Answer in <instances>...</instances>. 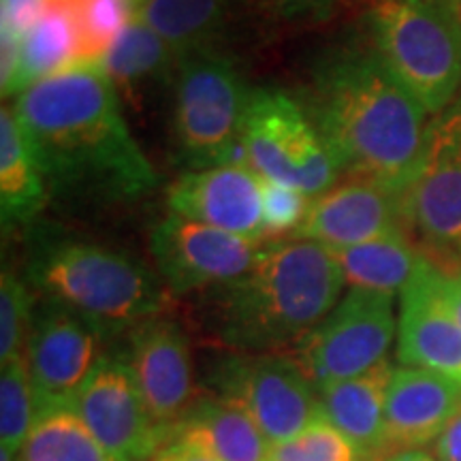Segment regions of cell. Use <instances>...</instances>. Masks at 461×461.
Returning <instances> with one entry per match:
<instances>
[{
  "label": "cell",
  "instance_id": "cell-34",
  "mask_svg": "<svg viewBox=\"0 0 461 461\" xmlns=\"http://www.w3.org/2000/svg\"><path fill=\"white\" fill-rule=\"evenodd\" d=\"M20 48L22 34L3 28L0 31V84H3V96H7L11 86H14L17 67H20Z\"/></svg>",
  "mask_w": 461,
  "mask_h": 461
},
{
  "label": "cell",
  "instance_id": "cell-8",
  "mask_svg": "<svg viewBox=\"0 0 461 461\" xmlns=\"http://www.w3.org/2000/svg\"><path fill=\"white\" fill-rule=\"evenodd\" d=\"M395 336L393 295L350 288L286 355L316 389L366 374L387 359Z\"/></svg>",
  "mask_w": 461,
  "mask_h": 461
},
{
  "label": "cell",
  "instance_id": "cell-5",
  "mask_svg": "<svg viewBox=\"0 0 461 461\" xmlns=\"http://www.w3.org/2000/svg\"><path fill=\"white\" fill-rule=\"evenodd\" d=\"M370 45L425 112L438 115L461 86L459 0H372Z\"/></svg>",
  "mask_w": 461,
  "mask_h": 461
},
{
  "label": "cell",
  "instance_id": "cell-37",
  "mask_svg": "<svg viewBox=\"0 0 461 461\" xmlns=\"http://www.w3.org/2000/svg\"><path fill=\"white\" fill-rule=\"evenodd\" d=\"M438 286H440L442 302H445L448 312L453 314V319L461 327V269L459 272H445V269H440Z\"/></svg>",
  "mask_w": 461,
  "mask_h": 461
},
{
  "label": "cell",
  "instance_id": "cell-36",
  "mask_svg": "<svg viewBox=\"0 0 461 461\" xmlns=\"http://www.w3.org/2000/svg\"><path fill=\"white\" fill-rule=\"evenodd\" d=\"M148 461H216L212 455H207L203 448L188 445V442L177 440V438H169L160 451Z\"/></svg>",
  "mask_w": 461,
  "mask_h": 461
},
{
  "label": "cell",
  "instance_id": "cell-2",
  "mask_svg": "<svg viewBox=\"0 0 461 461\" xmlns=\"http://www.w3.org/2000/svg\"><path fill=\"white\" fill-rule=\"evenodd\" d=\"M303 105L342 173L400 197L412 188L428 146V112L372 45L327 51L310 75Z\"/></svg>",
  "mask_w": 461,
  "mask_h": 461
},
{
  "label": "cell",
  "instance_id": "cell-40",
  "mask_svg": "<svg viewBox=\"0 0 461 461\" xmlns=\"http://www.w3.org/2000/svg\"><path fill=\"white\" fill-rule=\"evenodd\" d=\"M457 252H459V257H461V244L457 246Z\"/></svg>",
  "mask_w": 461,
  "mask_h": 461
},
{
  "label": "cell",
  "instance_id": "cell-25",
  "mask_svg": "<svg viewBox=\"0 0 461 461\" xmlns=\"http://www.w3.org/2000/svg\"><path fill=\"white\" fill-rule=\"evenodd\" d=\"M333 255L350 286L387 293V295H395L397 291L402 293L420 261V255L403 230L344 248Z\"/></svg>",
  "mask_w": 461,
  "mask_h": 461
},
{
  "label": "cell",
  "instance_id": "cell-39",
  "mask_svg": "<svg viewBox=\"0 0 461 461\" xmlns=\"http://www.w3.org/2000/svg\"><path fill=\"white\" fill-rule=\"evenodd\" d=\"M131 3H132V5H135V7H137V5H140V3H141V0H131Z\"/></svg>",
  "mask_w": 461,
  "mask_h": 461
},
{
  "label": "cell",
  "instance_id": "cell-30",
  "mask_svg": "<svg viewBox=\"0 0 461 461\" xmlns=\"http://www.w3.org/2000/svg\"><path fill=\"white\" fill-rule=\"evenodd\" d=\"M34 316L31 286L11 269L0 276V363H9L26 355Z\"/></svg>",
  "mask_w": 461,
  "mask_h": 461
},
{
  "label": "cell",
  "instance_id": "cell-33",
  "mask_svg": "<svg viewBox=\"0 0 461 461\" xmlns=\"http://www.w3.org/2000/svg\"><path fill=\"white\" fill-rule=\"evenodd\" d=\"M50 0H0L3 7V28L24 34L48 9Z\"/></svg>",
  "mask_w": 461,
  "mask_h": 461
},
{
  "label": "cell",
  "instance_id": "cell-22",
  "mask_svg": "<svg viewBox=\"0 0 461 461\" xmlns=\"http://www.w3.org/2000/svg\"><path fill=\"white\" fill-rule=\"evenodd\" d=\"M101 67L105 68L118 95L122 92L131 101H143L149 90L176 82L180 60L163 37L132 17L103 58Z\"/></svg>",
  "mask_w": 461,
  "mask_h": 461
},
{
  "label": "cell",
  "instance_id": "cell-3",
  "mask_svg": "<svg viewBox=\"0 0 461 461\" xmlns=\"http://www.w3.org/2000/svg\"><path fill=\"white\" fill-rule=\"evenodd\" d=\"M344 285L330 248L310 240L267 241L244 276L212 288L207 316L230 353H288L336 308Z\"/></svg>",
  "mask_w": 461,
  "mask_h": 461
},
{
  "label": "cell",
  "instance_id": "cell-4",
  "mask_svg": "<svg viewBox=\"0 0 461 461\" xmlns=\"http://www.w3.org/2000/svg\"><path fill=\"white\" fill-rule=\"evenodd\" d=\"M28 280L45 299L79 314L105 338L165 314L169 305V293L157 274L90 241H41L28 263Z\"/></svg>",
  "mask_w": 461,
  "mask_h": 461
},
{
  "label": "cell",
  "instance_id": "cell-24",
  "mask_svg": "<svg viewBox=\"0 0 461 461\" xmlns=\"http://www.w3.org/2000/svg\"><path fill=\"white\" fill-rule=\"evenodd\" d=\"M77 67V34L60 0H50L45 14L22 34L20 67L9 95H22L51 75Z\"/></svg>",
  "mask_w": 461,
  "mask_h": 461
},
{
  "label": "cell",
  "instance_id": "cell-10",
  "mask_svg": "<svg viewBox=\"0 0 461 461\" xmlns=\"http://www.w3.org/2000/svg\"><path fill=\"white\" fill-rule=\"evenodd\" d=\"M267 241L241 238L171 214L149 233L154 263L173 295L212 291L238 280L257 261Z\"/></svg>",
  "mask_w": 461,
  "mask_h": 461
},
{
  "label": "cell",
  "instance_id": "cell-19",
  "mask_svg": "<svg viewBox=\"0 0 461 461\" xmlns=\"http://www.w3.org/2000/svg\"><path fill=\"white\" fill-rule=\"evenodd\" d=\"M395 367L384 359L355 378L319 391L321 408L342 434L359 448L363 459H380L384 451V403Z\"/></svg>",
  "mask_w": 461,
  "mask_h": 461
},
{
  "label": "cell",
  "instance_id": "cell-23",
  "mask_svg": "<svg viewBox=\"0 0 461 461\" xmlns=\"http://www.w3.org/2000/svg\"><path fill=\"white\" fill-rule=\"evenodd\" d=\"M48 197L43 173L39 169L14 109L0 112V214L3 229L31 222Z\"/></svg>",
  "mask_w": 461,
  "mask_h": 461
},
{
  "label": "cell",
  "instance_id": "cell-14",
  "mask_svg": "<svg viewBox=\"0 0 461 461\" xmlns=\"http://www.w3.org/2000/svg\"><path fill=\"white\" fill-rule=\"evenodd\" d=\"M126 339L124 361L152 417L173 431L194 402L193 350L184 327L157 314L137 322Z\"/></svg>",
  "mask_w": 461,
  "mask_h": 461
},
{
  "label": "cell",
  "instance_id": "cell-32",
  "mask_svg": "<svg viewBox=\"0 0 461 461\" xmlns=\"http://www.w3.org/2000/svg\"><path fill=\"white\" fill-rule=\"evenodd\" d=\"M312 197L302 190L263 180V235L267 241L295 238L308 218Z\"/></svg>",
  "mask_w": 461,
  "mask_h": 461
},
{
  "label": "cell",
  "instance_id": "cell-29",
  "mask_svg": "<svg viewBox=\"0 0 461 461\" xmlns=\"http://www.w3.org/2000/svg\"><path fill=\"white\" fill-rule=\"evenodd\" d=\"M269 461H366L353 442L321 412L291 440L272 447Z\"/></svg>",
  "mask_w": 461,
  "mask_h": 461
},
{
  "label": "cell",
  "instance_id": "cell-38",
  "mask_svg": "<svg viewBox=\"0 0 461 461\" xmlns=\"http://www.w3.org/2000/svg\"><path fill=\"white\" fill-rule=\"evenodd\" d=\"M383 461H438V459L436 455L425 451V448H411V451H400V453L389 455V457Z\"/></svg>",
  "mask_w": 461,
  "mask_h": 461
},
{
  "label": "cell",
  "instance_id": "cell-15",
  "mask_svg": "<svg viewBox=\"0 0 461 461\" xmlns=\"http://www.w3.org/2000/svg\"><path fill=\"white\" fill-rule=\"evenodd\" d=\"M438 280L440 267L420 255L412 278L402 288L397 361L461 383V327L442 302Z\"/></svg>",
  "mask_w": 461,
  "mask_h": 461
},
{
  "label": "cell",
  "instance_id": "cell-6",
  "mask_svg": "<svg viewBox=\"0 0 461 461\" xmlns=\"http://www.w3.org/2000/svg\"><path fill=\"white\" fill-rule=\"evenodd\" d=\"M173 140L188 171L238 163L252 90L221 50L180 60L173 82Z\"/></svg>",
  "mask_w": 461,
  "mask_h": 461
},
{
  "label": "cell",
  "instance_id": "cell-17",
  "mask_svg": "<svg viewBox=\"0 0 461 461\" xmlns=\"http://www.w3.org/2000/svg\"><path fill=\"white\" fill-rule=\"evenodd\" d=\"M403 222V197L350 177L312 199L308 218L293 240H310L338 252L402 230Z\"/></svg>",
  "mask_w": 461,
  "mask_h": 461
},
{
  "label": "cell",
  "instance_id": "cell-35",
  "mask_svg": "<svg viewBox=\"0 0 461 461\" xmlns=\"http://www.w3.org/2000/svg\"><path fill=\"white\" fill-rule=\"evenodd\" d=\"M434 455L438 461H461V411L438 436L434 442Z\"/></svg>",
  "mask_w": 461,
  "mask_h": 461
},
{
  "label": "cell",
  "instance_id": "cell-13",
  "mask_svg": "<svg viewBox=\"0 0 461 461\" xmlns=\"http://www.w3.org/2000/svg\"><path fill=\"white\" fill-rule=\"evenodd\" d=\"M403 216L431 246L461 244V96L429 122L419 177L403 194Z\"/></svg>",
  "mask_w": 461,
  "mask_h": 461
},
{
  "label": "cell",
  "instance_id": "cell-20",
  "mask_svg": "<svg viewBox=\"0 0 461 461\" xmlns=\"http://www.w3.org/2000/svg\"><path fill=\"white\" fill-rule=\"evenodd\" d=\"M171 438L203 448L216 461H269L274 447L244 411L216 395L199 397Z\"/></svg>",
  "mask_w": 461,
  "mask_h": 461
},
{
  "label": "cell",
  "instance_id": "cell-26",
  "mask_svg": "<svg viewBox=\"0 0 461 461\" xmlns=\"http://www.w3.org/2000/svg\"><path fill=\"white\" fill-rule=\"evenodd\" d=\"M17 461H112L73 406L39 411Z\"/></svg>",
  "mask_w": 461,
  "mask_h": 461
},
{
  "label": "cell",
  "instance_id": "cell-27",
  "mask_svg": "<svg viewBox=\"0 0 461 461\" xmlns=\"http://www.w3.org/2000/svg\"><path fill=\"white\" fill-rule=\"evenodd\" d=\"M77 34V67L101 65L135 17L131 0H60Z\"/></svg>",
  "mask_w": 461,
  "mask_h": 461
},
{
  "label": "cell",
  "instance_id": "cell-9",
  "mask_svg": "<svg viewBox=\"0 0 461 461\" xmlns=\"http://www.w3.org/2000/svg\"><path fill=\"white\" fill-rule=\"evenodd\" d=\"M212 389L255 420L272 445L291 440L321 412L319 389L286 353L222 357L212 370Z\"/></svg>",
  "mask_w": 461,
  "mask_h": 461
},
{
  "label": "cell",
  "instance_id": "cell-16",
  "mask_svg": "<svg viewBox=\"0 0 461 461\" xmlns=\"http://www.w3.org/2000/svg\"><path fill=\"white\" fill-rule=\"evenodd\" d=\"M167 203L177 216L267 241L263 235V177L248 165L184 173L167 193Z\"/></svg>",
  "mask_w": 461,
  "mask_h": 461
},
{
  "label": "cell",
  "instance_id": "cell-1",
  "mask_svg": "<svg viewBox=\"0 0 461 461\" xmlns=\"http://www.w3.org/2000/svg\"><path fill=\"white\" fill-rule=\"evenodd\" d=\"M14 112L56 197L113 203L157 186L101 65L71 67L31 86L17 95Z\"/></svg>",
  "mask_w": 461,
  "mask_h": 461
},
{
  "label": "cell",
  "instance_id": "cell-12",
  "mask_svg": "<svg viewBox=\"0 0 461 461\" xmlns=\"http://www.w3.org/2000/svg\"><path fill=\"white\" fill-rule=\"evenodd\" d=\"M73 408L112 461H148L171 438L149 412L124 357L103 355Z\"/></svg>",
  "mask_w": 461,
  "mask_h": 461
},
{
  "label": "cell",
  "instance_id": "cell-7",
  "mask_svg": "<svg viewBox=\"0 0 461 461\" xmlns=\"http://www.w3.org/2000/svg\"><path fill=\"white\" fill-rule=\"evenodd\" d=\"M246 165L263 180L319 197L336 186L342 167L302 101L255 88L241 131Z\"/></svg>",
  "mask_w": 461,
  "mask_h": 461
},
{
  "label": "cell",
  "instance_id": "cell-31",
  "mask_svg": "<svg viewBox=\"0 0 461 461\" xmlns=\"http://www.w3.org/2000/svg\"><path fill=\"white\" fill-rule=\"evenodd\" d=\"M355 0H233V7L265 26H310L331 20Z\"/></svg>",
  "mask_w": 461,
  "mask_h": 461
},
{
  "label": "cell",
  "instance_id": "cell-21",
  "mask_svg": "<svg viewBox=\"0 0 461 461\" xmlns=\"http://www.w3.org/2000/svg\"><path fill=\"white\" fill-rule=\"evenodd\" d=\"M233 0H141L135 17L163 37L177 60L218 50Z\"/></svg>",
  "mask_w": 461,
  "mask_h": 461
},
{
  "label": "cell",
  "instance_id": "cell-28",
  "mask_svg": "<svg viewBox=\"0 0 461 461\" xmlns=\"http://www.w3.org/2000/svg\"><path fill=\"white\" fill-rule=\"evenodd\" d=\"M37 419V403L26 355L3 366L0 374V448L17 455Z\"/></svg>",
  "mask_w": 461,
  "mask_h": 461
},
{
  "label": "cell",
  "instance_id": "cell-18",
  "mask_svg": "<svg viewBox=\"0 0 461 461\" xmlns=\"http://www.w3.org/2000/svg\"><path fill=\"white\" fill-rule=\"evenodd\" d=\"M459 411V380L420 367H395L384 403L383 459L436 442Z\"/></svg>",
  "mask_w": 461,
  "mask_h": 461
},
{
  "label": "cell",
  "instance_id": "cell-11",
  "mask_svg": "<svg viewBox=\"0 0 461 461\" xmlns=\"http://www.w3.org/2000/svg\"><path fill=\"white\" fill-rule=\"evenodd\" d=\"M105 333L65 305L45 299L34 308L26 344L34 403L39 411L73 406L99 366Z\"/></svg>",
  "mask_w": 461,
  "mask_h": 461
}]
</instances>
